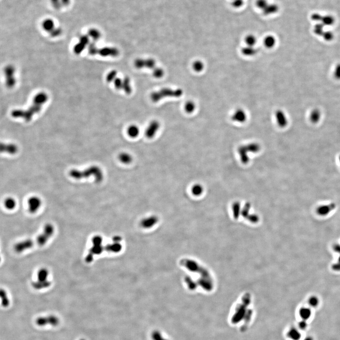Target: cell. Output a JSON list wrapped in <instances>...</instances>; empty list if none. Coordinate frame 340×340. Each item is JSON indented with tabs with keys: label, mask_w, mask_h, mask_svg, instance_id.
<instances>
[{
	"label": "cell",
	"mask_w": 340,
	"mask_h": 340,
	"mask_svg": "<svg viewBox=\"0 0 340 340\" xmlns=\"http://www.w3.org/2000/svg\"><path fill=\"white\" fill-rule=\"evenodd\" d=\"M48 100V95L44 92L37 94L33 99L32 105L27 110H15L12 111L11 115L15 118H22L29 122L32 119L34 115L41 111L43 105Z\"/></svg>",
	"instance_id": "obj_1"
},
{
	"label": "cell",
	"mask_w": 340,
	"mask_h": 340,
	"mask_svg": "<svg viewBox=\"0 0 340 340\" xmlns=\"http://www.w3.org/2000/svg\"><path fill=\"white\" fill-rule=\"evenodd\" d=\"M69 175L71 177L76 180L87 178L92 176L97 183L102 182L104 178L103 171L97 166H92L82 171H78V170H72L69 173Z\"/></svg>",
	"instance_id": "obj_2"
},
{
	"label": "cell",
	"mask_w": 340,
	"mask_h": 340,
	"mask_svg": "<svg viewBox=\"0 0 340 340\" xmlns=\"http://www.w3.org/2000/svg\"><path fill=\"white\" fill-rule=\"evenodd\" d=\"M49 271L47 269L41 268L37 273V280L32 283V286L35 290H42L50 287L51 282L48 280Z\"/></svg>",
	"instance_id": "obj_3"
},
{
	"label": "cell",
	"mask_w": 340,
	"mask_h": 340,
	"mask_svg": "<svg viewBox=\"0 0 340 340\" xmlns=\"http://www.w3.org/2000/svg\"><path fill=\"white\" fill-rule=\"evenodd\" d=\"M183 91L181 89L173 90L165 88L157 92L153 93L151 95V99L153 102H157L165 97H179L182 95Z\"/></svg>",
	"instance_id": "obj_4"
},
{
	"label": "cell",
	"mask_w": 340,
	"mask_h": 340,
	"mask_svg": "<svg viewBox=\"0 0 340 340\" xmlns=\"http://www.w3.org/2000/svg\"><path fill=\"white\" fill-rule=\"evenodd\" d=\"M54 233L53 226L50 224H46L44 227L43 232L36 238L35 240H33L34 245L42 246L45 245Z\"/></svg>",
	"instance_id": "obj_5"
},
{
	"label": "cell",
	"mask_w": 340,
	"mask_h": 340,
	"mask_svg": "<svg viewBox=\"0 0 340 340\" xmlns=\"http://www.w3.org/2000/svg\"><path fill=\"white\" fill-rule=\"evenodd\" d=\"M93 246L90 249L89 253L85 258V261L90 263L93 261L94 256L99 254L102 251L101 246V238L98 236L94 237L92 240Z\"/></svg>",
	"instance_id": "obj_6"
},
{
	"label": "cell",
	"mask_w": 340,
	"mask_h": 340,
	"mask_svg": "<svg viewBox=\"0 0 340 340\" xmlns=\"http://www.w3.org/2000/svg\"><path fill=\"white\" fill-rule=\"evenodd\" d=\"M4 74L6 78V84L7 87L12 88L15 86L16 84V79L15 78V68L12 65L6 66L4 69Z\"/></svg>",
	"instance_id": "obj_7"
},
{
	"label": "cell",
	"mask_w": 340,
	"mask_h": 340,
	"mask_svg": "<svg viewBox=\"0 0 340 340\" xmlns=\"http://www.w3.org/2000/svg\"><path fill=\"white\" fill-rule=\"evenodd\" d=\"M160 128V123L157 121H153L150 122L145 130V134L148 139L154 138L157 134Z\"/></svg>",
	"instance_id": "obj_8"
},
{
	"label": "cell",
	"mask_w": 340,
	"mask_h": 340,
	"mask_svg": "<svg viewBox=\"0 0 340 340\" xmlns=\"http://www.w3.org/2000/svg\"><path fill=\"white\" fill-rule=\"evenodd\" d=\"M275 118L277 125L280 128H284L288 125V120L284 111L277 110L275 112Z\"/></svg>",
	"instance_id": "obj_9"
},
{
	"label": "cell",
	"mask_w": 340,
	"mask_h": 340,
	"mask_svg": "<svg viewBox=\"0 0 340 340\" xmlns=\"http://www.w3.org/2000/svg\"><path fill=\"white\" fill-rule=\"evenodd\" d=\"M156 62L153 59H138L135 61L134 65L137 68L142 69L143 68H147L148 69H154L155 68Z\"/></svg>",
	"instance_id": "obj_10"
},
{
	"label": "cell",
	"mask_w": 340,
	"mask_h": 340,
	"mask_svg": "<svg viewBox=\"0 0 340 340\" xmlns=\"http://www.w3.org/2000/svg\"><path fill=\"white\" fill-rule=\"evenodd\" d=\"M247 114L246 111L242 108L236 110L232 116V120L235 122L243 123L247 121Z\"/></svg>",
	"instance_id": "obj_11"
},
{
	"label": "cell",
	"mask_w": 340,
	"mask_h": 340,
	"mask_svg": "<svg viewBox=\"0 0 340 340\" xmlns=\"http://www.w3.org/2000/svg\"><path fill=\"white\" fill-rule=\"evenodd\" d=\"M97 54L104 57H116L119 54V51L116 48L107 47L101 49L98 48Z\"/></svg>",
	"instance_id": "obj_12"
},
{
	"label": "cell",
	"mask_w": 340,
	"mask_h": 340,
	"mask_svg": "<svg viewBox=\"0 0 340 340\" xmlns=\"http://www.w3.org/2000/svg\"><path fill=\"white\" fill-rule=\"evenodd\" d=\"M28 204L30 212L31 213H35L41 206V201L38 197H33L29 199Z\"/></svg>",
	"instance_id": "obj_13"
},
{
	"label": "cell",
	"mask_w": 340,
	"mask_h": 340,
	"mask_svg": "<svg viewBox=\"0 0 340 340\" xmlns=\"http://www.w3.org/2000/svg\"><path fill=\"white\" fill-rule=\"evenodd\" d=\"M36 324L38 326H43L47 324L52 326H56L59 323V320L56 316H51L48 317H40L36 320Z\"/></svg>",
	"instance_id": "obj_14"
},
{
	"label": "cell",
	"mask_w": 340,
	"mask_h": 340,
	"mask_svg": "<svg viewBox=\"0 0 340 340\" xmlns=\"http://www.w3.org/2000/svg\"><path fill=\"white\" fill-rule=\"evenodd\" d=\"M89 38L88 36L83 35L80 38L79 43L74 47V51L76 54H79L82 52L86 46L89 44Z\"/></svg>",
	"instance_id": "obj_15"
},
{
	"label": "cell",
	"mask_w": 340,
	"mask_h": 340,
	"mask_svg": "<svg viewBox=\"0 0 340 340\" xmlns=\"http://www.w3.org/2000/svg\"><path fill=\"white\" fill-rule=\"evenodd\" d=\"M336 207L335 203H331L326 205H322L316 209V212L319 215L325 216L332 211Z\"/></svg>",
	"instance_id": "obj_16"
},
{
	"label": "cell",
	"mask_w": 340,
	"mask_h": 340,
	"mask_svg": "<svg viewBox=\"0 0 340 340\" xmlns=\"http://www.w3.org/2000/svg\"><path fill=\"white\" fill-rule=\"evenodd\" d=\"M279 10V7L277 4L269 3L267 7L262 11L264 15L270 16L276 13Z\"/></svg>",
	"instance_id": "obj_17"
},
{
	"label": "cell",
	"mask_w": 340,
	"mask_h": 340,
	"mask_svg": "<svg viewBox=\"0 0 340 340\" xmlns=\"http://www.w3.org/2000/svg\"><path fill=\"white\" fill-rule=\"evenodd\" d=\"M18 149V147L14 144L1 143V152L7 153L10 154H13L17 152Z\"/></svg>",
	"instance_id": "obj_18"
},
{
	"label": "cell",
	"mask_w": 340,
	"mask_h": 340,
	"mask_svg": "<svg viewBox=\"0 0 340 340\" xmlns=\"http://www.w3.org/2000/svg\"><path fill=\"white\" fill-rule=\"evenodd\" d=\"M118 158L121 163L125 165H130L133 160V157L132 154L127 152L120 153Z\"/></svg>",
	"instance_id": "obj_19"
},
{
	"label": "cell",
	"mask_w": 340,
	"mask_h": 340,
	"mask_svg": "<svg viewBox=\"0 0 340 340\" xmlns=\"http://www.w3.org/2000/svg\"><path fill=\"white\" fill-rule=\"evenodd\" d=\"M249 152L246 146H241L238 148V153L241 162L243 164H247L250 161L248 153Z\"/></svg>",
	"instance_id": "obj_20"
},
{
	"label": "cell",
	"mask_w": 340,
	"mask_h": 340,
	"mask_svg": "<svg viewBox=\"0 0 340 340\" xmlns=\"http://www.w3.org/2000/svg\"><path fill=\"white\" fill-rule=\"evenodd\" d=\"M241 52L246 57H252L257 54V50L255 46H245L241 48Z\"/></svg>",
	"instance_id": "obj_21"
},
{
	"label": "cell",
	"mask_w": 340,
	"mask_h": 340,
	"mask_svg": "<svg viewBox=\"0 0 340 340\" xmlns=\"http://www.w3.org/2000/svg\"><path fill=\"white\" fill-rule=\"evenodd\" d=\"M263 43H264V46L267 48H273L276 45V38L273 35H269L264 38Z\"/></svg>",
	"instance_id": "obj_22"
},
{
	"label": "cell",
	"mask_w": 340,
	"mask_h": 340,
	"mask_svg": "<svg viewBox=\"0 0 340 340\" xmlns=\"http://www.w3.org/2000/svg\"><path fill=\"white\" fill-rule=\"evenodd\" d=\"M127 133L129 137L135 138H137L140 134V130L137 125H132L129 126L127 129Z\"/></svg>",
	"instance_id": "obj_23"
},
{
	"label": "cell",
	"mask_w": 340,
	"mask_h": 340,
	"mask_svg": "<svg viewBox=\"0 0 340 340\" xmlns=\"http://www.w3.org/2000/svg\"><path fill=\"white\" fill-rule=\"evenodd\" d=\"M321 118V113L318 109H314L311 111L310 116V121L313 123H318Z\"/></svg>",
	"instance_id": "obj_24"
},
{
	"label": "cell",
	"mask_w": 340,
	"mask_h": 340,
	"mask_svg": "<svg viewBox=\"0 0 340 340\" xmlns=\"http://www.w3.org/2000/svg\"><path fill=\"white\" fill-rule=\"evenodd\" d=\"M204 188L200 184H194L191 188V192L193 195L198 197L201 196L204 192Z\"/></svg>",
	"instance_id": "obj_25"
},
{
	"label": "cell",
	"mask_w": 340,
	"mask_h": 340,
	"mask_svg": "<svg viewBox=\"0 0 340 340\" xmlns=\"http://www.w3.org/2000/svg\"><path fill=\"white\" fill-rule=\"evenodd\" d=\"M244 42L246 46H255L257 43V38L254 35L249 34L245 36Z\"/></svg>",
	"instance_id": "obj_26"
},
{
	"label": "cell",
	"mask_w": 340,
	"mask_h": 340,
	"mask_svg": "<svg viewBox=\"0 0 340 340\" xmlns=\"http://www.w3.org/2000/svg\"><path fill=\"white\" fill-rule=\"evenodd\" d=\"M288 336L292 340H300L301 335L298 330L295 328H292L288 332Z\"/></svg>",
	"instance_id": "obj_27"
},
{
	"label": "cell",
	"mask_w": 340,
	"mask_h": 340,
	"mask_svg": "<svg viewBox=\"0 0 340 340\" xmlns=\"http://www.w3.org/2000/svg\"><path fill=\"white\" fill-rule=\"evenodd\" d=\"M43 29L45 31L51 32L54 30V23L51 19H46L44 20L42 24Z\"/></svg>",
	"instance_id": "obj_28"
},
{
	"label": "cell",
	"mask_w": 340,
	"mask_h": 340,
	"mask_svg": "<svg viewBox=\"0 0 340 340\" xmlns=\"http://www.w3.org/2000/svg\"><path fill=\"white\" fill-rule=\"evenodd\" d=\"M335 22V19L332 16L330 15L323 16L320 23L324 26H330L333 25Z\"/></svg>",
	"instance_id": "obj_29"
},
{
	"label": "cell",
	"mask_w": 340,
	"mask_h": 340,
	"mask_svg": "<svg viewBox=\"0 0 340 340\" xmlns=\"http://www.w3.org/2000/svg\"><path fill=\"white\" fill-rule=\"evenodd\" d=\"M299 313L302 320L306 321L309 319L311 316V310L308 308H301L300 310Z\"/></svg>",
	"instance_id": "obj_30"
},
{
	"label": "cell",
	"mask_w": 340,
	"mask_h": 340,
	"mask_svg": "<svg viewBox=\"0 0 340 340\" xmlns=\"http://www.w3.org/2000/svg\"><path fill=\"white\" fill-rule=\"evenodd\" d=\"M192 68L197 73H201L205 69V64L201 60H197L193 63Z\"/></svg>",
	"instance_id": "obj_31"
},
{
	"label": "cell",
	"mask_w": 340,
	"mask_h": 340,
	"mask_svg": "<svg viewBox=\"0 0 340 340\" xmlns=\"http://www.w3.org/2000/svg\"><path fill=\"white\" fill-rule=\"evenodd\" d=\"M1 298L2 300V303L4 307H7L10 304V300L7 296L6 291L3 289H1L0 292Z\"/></svg>",
	"instance_id": "obj_32"
},
{
	"label": "cell",
	"mask_w": 340,
	"mask_h": 340,
	"mask_svg": "<svg viewBox=\"0 0 340 340\" xmlns=\"http://www.w3.org/2000/svg\"><path fill=\"white\" fill-rule=\"evenodd\" d=\"M247 149L250 153H257L260 150V146L256 143H251L246 145Z\"/></svg>",
	"instance_id": "obj_33"
},
{
	"label": "cell",
	"mask_w": 340,
	"mask_h": 340,
	"mask_svg": "<svg viewBox=\"0 0 340 340\" xmlns=\"http://www.w3.org/2000/svg\"><path fill=\"white\" fill-rule=\"evenodd\" d=\"M196 108L195 103L192 101H188L184 106V109L186 112L188 113H192L193 112Z\"/></svg>",
	"instance_id": "obj_34"
},
{
	"label": "cell",
	"mask_w": 340,
	"mask_h": 340,
	"mask_svg": "<svg viewBox=\"0 0 340 340\" xmlns=\"http://www.w3.org/2000/svg\"><path fill=\"white\" fill-rule=\"evenodd\" d=\"M123 85L122 89L127 94H130L132 91V88L131 86V81L130 78L128 77L123 78Z\"/></svg>",
	"instance_id": "obj_35"
},
{
	"label": "cell",
	"mask_w": 340,
	"mask_h": 340,
	"mask_svg": "<svg viewBox=\"0 0 340 340\" xmlns=\"http://www.w3.org/2000/svg\"><path fill=\"white\" fill-rule=\"evenodd\" d=\"M16 203L13 198L9 197L4 201V206L8 210H13L15 208Z\"/></svg>",
	"instance_id": "obj_36"
},
{
	"label": "cell",
	"mask_w": 340,
	"mask_h": 340,
	"mask_svg": "<svg viewBox=\"0 0 340 340\" xmlns=\"http://www.w3.org/2000/svg\"><path fill=\"white\" fill-rule=\"evenodd\" d=\"M324 25L322 23H317L315 26L314 28V32L316 35L319 36H322L324 32Z\"/></svg>",
	"instance_id": "obj_37"
},
{
	"label": "cell",
	"mask_w": 340,
	"mask_h": 340,
	"mask_svg": "<svg viewBox=\"0 0 340 340\" xmlns=\"http://www.w3.org/2000/svg\"><path fill=\"white\" fill-rule=\"evenodd\" d=\"M89 35L91 38H92L94 41L98 40L101 36V34L100 32L95 29H91L89 31Z\"/></svg>",
	"instance_id": "obj_38"
},
{
	"label": "cell",
	"mask_w": 340,
	"mask_h": 340,
	"mask_svg": "<svg viewBox=\"0 0 340 340\" xmlns=\"http://www.w3.org/2000/svg\"><path fill=\"white\" fill-rule=\"evenodd\" d=\"M269 2L267 0H256L255 3V5L256 8L260 9L261 11H263L268 4Z\"/></svg>",
	"instance_id": "obj_39"
},
{
	"label": "cell",
	"mask_w": 340,
	"mask_h": 340,
	"mask_svg": "<svg viewBox=\"0 0 340 340\" xmlns=\"http://www.w3.org/2000/svg\"><path fill=\"white\" fill-rule=\"evenodd\" d=\"M117 73L116 71H115V70L111 71L108 74L106 78L107 81L108 82H111L114 81V80L117 78Z\"/></svg>",
	"instance_id": "obj_40"
},
{
	"label": "cell",
	"mask_w": 340,
	"mask_h": 340,
	"mask_svg": "<svg viewBox=\"0 0 340 340\" xmlns=\"http://www.w3.org/2000/svg\"><path fill=\"white\" fill-rule=\"evenodd\" d=\"M151 337L153 340H168L164 338L161 334V332L157 330L153 332Z\"/></svg>",
	"instance_id": "obj_41"
},
{
	"label": "cell",
	"mask_w": 340,
	"mask_h": 340,
	"mask_svg": "<svg viewBox=\"0 0 340 340\" xmlns=\"http://www.w3.org/2000/svg\"><path fill=\"white\" fill-rule=\"evenodd\" d=\"M322 36L326 41H331L334 38V34L330 31H325Z\"/></svg>",
	"instance_id": "obj_42"
},
{
	"label": "cell",
	"mask_w": 340,
	"mask_h": 340,
	"mask_svg": "<svg viewBox=\"0 0 340 340\" xmlns=\"http://www.w3.org/2000/svg\"><path fill=\"white\" fill-rule=\"evenodd\" d=\"M153 75L154 77L156 78H160L164 76V70L162 68H154L153 72Z\"/></svg>",
	"instance_id": "obj_43"
},
{
	"label": "cell",
	"mask_w": 340,
	"mask_h": 340,
	"mask_svg": "<svg viewBox=\"0 0 340 340\" xmlns=\"http://www.w3.org/2000/svg\"><path fill=\"white\" fill-rule=\"evenodd\" d=\"M232 5L234 8L239 9L244 4V0H232Z\"/></svg>",
	"instance_id": "obj_44"
},
{
	"label": "cell",
	"mask_w": 340,
	"mask_h": 340,
	"mask_svg": "<svg viewBox=\"0 0 340 340\" xmlns=\"http://www.w3.org/2000/svg\"><path fill=\"white\" fill-rule=\"evenodd\" d=\"M113 82H114V85L116 89L118 90L122 89L123 85V79L117 78Z\"/></svg>",
	"instance_id": "obj_45"
},
{
	"label": "cell",
	"mask_w": 340,
	"mask_h": 340,
	"mask_svg": "<svg viewBox=\"0 0 340 340\" xmlns=\"http://www.w3.org/2000/svg\"><path fill=\"white\" fill-rule=\"evenodd\" d=\"M88 49H89L88 50H89V53L91 55H95V54H97L98 48H97L95 44H94V43H91V44H90Z\"/></svg>",
	"instance_id": "obj_46"
},
{
	"label": "cell",
	"mask_w": 340,
	"mask_h": 340,
	"mask_svg": "<svg viewBox=\"0 0 340 340\" xmlns=\"http://www.w3.org/2000/svg\"><path fill=\"white\" fill-rule=\"evenodd\" d=\"M233 212L235 216H238L240 211V206L239 202H235L233 206Z\"/></svg>",
	"instance_id": "obj_47"
},
{
	"label": "cell",
	"mask_w": 340,
	"mask_h": 340,
	"mask_svg": "<svg viewBox=\"0 0 340 340\" xmlns=\"http://www.w3.org/2000/svg\"><path fill=\"white\" fill-rule=\"evenodd\" d=\"M309 303L311 307H316L319 304V300L316 297H312L309 299Z\"/></svg>",
	"instance_id": "obj_48"
},
{
	"label": "cell",
	"mask_w": 340,
	"mask_h": 340,
	"mask_svg": "<svg viewBox=\"0 0 340 340\" xmlns=\"http://www.w3.org/2000/svg\"><path fill=\"white\" fill-rule=\"evenodd\" d=\"M334 77L338 80H340V63H338L336 66L333 73Z\"/></svg>",
	"instance_id": "obj_49"
},
{
	"label": "cell",
	"mask_w": 340,
	"mask_h": 340,
	"mask_svg": "<svg viewBox=\"0 0 340 340\" xmlns=\"http://www.w3.org/2000/svg\"><path fill=\"white\" fill-rule=\"evenodd\" d=\"M323 16L319 13H314L311 16V18L314 21L321 22Z\"/></svg>",
	"instance_id": "obj_50"
},
{
	"label": "cell",
	"mask_w": 340,
	"mask_h": 340,
	"mask_svg": "<svg viewBox=\"0 0 340 340\" xmlns=\"http://www.w3.org/2000/svg\"><path fill=\"white\" fill-rule=\"evenodd\" d=\"M308 324L306 320H302L299 323V327L301 330H305L307 328Z\"/></svg>",
	"instance_id": "obj_51"
},
{
	"label": "cell",
	"mask_w": 340,
	"mask_h": 340,
	"mask_svg": "<svg viewBox=\"0 0 340 340\" xmlns=\"http://www.w3.org/2000/svg\"><path fill=\"white\" fill-rule=\"evenodd\" d=\"M61 33V31L59 29H54L50 33L51 36L55 37V36H57L60 35Z\"/></svg>",
	"instance_id": "obj_52"
},
{
	"label": "cell",
	"mask_w": 340,
	"mask_h": 340,
	"mask_svg": "<svg viewBox=\"0 0 340 340\" xmlns=\"http://www.w3.org/2000/svg\"><path fill=\"white\" fill-rule=\"evenodd\" d=\"M61 3L63 5H68L70 3V0H60Z\"/></svg>",
	"instance_id": "obj_53"
},
{
	"label": "cell",
	"mask_w": 340,
	"mask_h": 340,
	"mask_svg": "<svg viewBox=\"0 0 340 340\" xmlns=\"http://www.w3.org/2000/svg\"><path fill=\"white\" fill-rule=\"evenodd\" d=\"M51 1L52 2V3H53V4L56 5V6H57L58 5H60V4H59V1H60V0H51Z\"/></svg>",
	"instance_id": "obj_54"
},
{
	"label": "cell",
	"mask_w": 340,
	"mask_h": 340,
	"mask_svg": "<svg viewBox=\"0 0 340 340\" xmlns=\"http://www.w3.org/2000/svg\"><path fill=\"white\" fill-rule=\"evenodd\" d=\"M304 340H314L313 338L311 336H308V337H306Z\"/></svg>",
	"instance_id": "obj_55"
},
{
	"label": "cell",
	"mask_w": 340,
	"mask_h": 340,
	"mask_svg": "<svg viewBox=\"0 0 340 340\" xmlns=\"http://www.w3.org/2000/svg\"><path fill=\"white\" fill-rule=\"evenodd\" d=\"M338 160H339V162L340 164V154L339 155V157H338Z\"/></svg>",
	"instance_id": "obj_56"
},
{
	"label": "cell",
	"mask_w": 340,
	"mask_h": 340,
	"mask_svg": "<svg viewBox=\"0 0 340 340\" xmlns=\"http://www.w3.org/2000/svg\"></svg>",
	"instance_id": "obj_57"
}]
</instances>
